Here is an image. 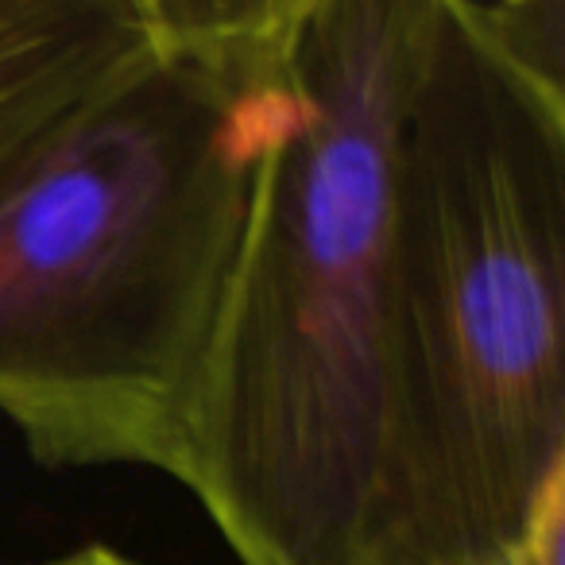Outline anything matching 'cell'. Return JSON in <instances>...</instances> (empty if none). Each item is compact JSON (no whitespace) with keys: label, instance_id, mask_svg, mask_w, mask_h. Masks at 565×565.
<instances>
[{"label":"cell","instance_id":"1","mask_svg":"<svg viewBox=\"0 0 565 565\" xmlns=\"http://www.w3.org/2000/svg\"><path fill=\"white\" fill-rule=\"evenodd\" d=\"M287 109V0H156L148 43L0 163V415L35 461L179 480Z\"/></svg>","mask_w":565,"mask_h":565},{"label":"cell","instance_id":"2","mask_svg":"<svg viewBox=\"0 0 565 565\" xmlns=\"http://www.w3.org/2000/svg\"><path fill=\"white\" fill-rule=\"evenodd\" d=\"M423 0H287L179 484L241 565H369L392 461V140Z\"/></svg>","mask_w":565,"mask_h":565},{"label":"cell","instance_id":"3","mask_svg":"<svg viewBox=\"0 0 565 565\" xmlns=\"http://www.w3.org/2000/svg\"><path fill=\"white\" fill-rule=\"evenodd\" d=\"M392 461L376 557L508 554L565 480V86L423 0L392 140Z\"/></svg>","mask_w":565,"mask_h":565},{"label":"cell","instance_id":"4","mask_svg":"<svg viewBox=\"0 0 565 565\" xmlns=\"http://www.w3.org/2000/svg\"><path fill=\"white\" fill-rule=\"evenodd\" d=\"M156 0H0V163L148 43Z\"/></svg>","mask_w":565,"mask_h":565},{"label":"cell","instance_id":"5","mask_svg":"<svg viewBox=\"0 0 565 565\" xmlns=\"http://www.w3.org/2000/svg\"><path fill=\"white\" fill-rule=\"evenodd\" d=\"M47 565H140V562H132V557L117 554V550H109V546H86V550H74V554L55 557V562H47Z\"/></svg>","mask_w":565,"mask_h":565},{"label":"cell","instance_id":"6","mask_svg":"<svg viewBox=\"0 0 565 565\" xmlns=\"http://www.w3.org/2000/svg\"><path fill=\"white\" fill-rule=\"evenodd\" d=\"M369 565H519L511 554H495V557H472V562H399V557H376Z\"/></svg>","mask_w":565,"mask_h":565}]
</instances>
